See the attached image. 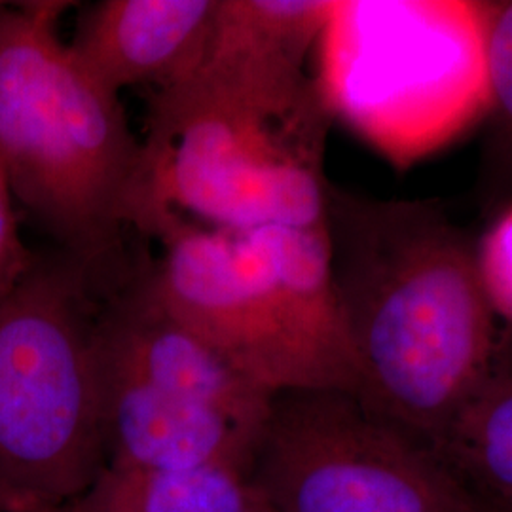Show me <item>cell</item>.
<instances>
[{"label": "cell", "mask_w": 512, "mask_h": 512, "mask_svg": "<svg viewBox=\"0 0 512 512\" xmlns=\"http://www.w3.org/2000/svg\"><path fill=\"white\" fill-rule=\"evenodd\" d=\"M330 268L353 395L435 452L488 380L501 338L476 241L435 203L327 188Z\"/></svg>", "instance_id": "cell-1"}, {"label": "cell", "mask_w": 512, "mask_h": 512, "mask_svg": "<svg viewBox=\"0 0 512 512\" xmlns=\"http://www.w3.org/2000/svg\"><path fill=\"white\" fill-rule=\"evenodd\" d=\"M330 124L315 71L211 42L150 101L135 230L152 238L165 215L228 232L325 222Z\"/></svg>", "instance_id": "cell-2"}, {"label": "cell", "mask_w": 512, "mask_h": 512, "mask_svg": "<svg viewBox=\"0 0 512 512\" xmlns=\"http://www.w3.org/2000/svg\"><path fill=\"white\" fill-rule=\"evenodd\" d=\"M63 0L0 2V164L12 196L101 296L133 268L143 143L118 95L84 73L59 35Z\"/></svg>", "instance_id": "cell-3"}, {"label": "cell", "mask_w": 512, "mask_h": 512, "mask_svg": "<svg viewBox=\"0 0 512 512\" xmlns=\"http://www.w3.org/2000/svg\"><path fill=\"white\" fill-rule=\"evenodd\" d=\"M93 357L105 467L251 469L274 393L165 310L143 262L101 298Z\"/></svg>", "instance_id": "cell-4"}, {"label": "cell", "mask_w": 512, "mask_h": 512, "mask_svg": "<svg viewBox=\"0 0 512 512\" xmlns=\"http://www.w3.org/2000/svg\"><path fill=\"white\" fill-rule=\"evenodd\" d=\"M490 0H332L317 82L332 120L406 169L488 110Z\"/></svg>", "instance_id": "cell-5"}, {"label": "cell", "mask_w": 512, "mask_h": 512, "mask_svg": "<svg viewBox=\"0 0 512 512\" xmlns=\"http://www.w3.org/2000/svg\"><path fill=\"white\" fill-rule=\"evenodd\" d=\"M101 298L54 249L0 302L4 512H63L105 469L93 357Z\"/></svg>", "instance_id": "cell-6"}, {"label": "cell", "mask_w": 512, "mask_h": 512, "mask_svg": "<svg viewBox=\"0 0 512 512\" xmlns=\"http://www.w3.org/2000/svg\"><path fill=\"white\" fill-rule=\"evenodd\" d=\"M143 260L152 296L184 327L266 391H348L355 374L308 298L270 255L258 230L228 232L167 215Z\"/></svg>", "instance_id": "cell-7"}, {"label": "cell", "mask_w": 512, "mask_h": 512, "mask_svg": "<svg viewBox=\"0 0 512 512\" xmlns=\"http://www.w3.org/2000/svg\"><path fill=\"white\" fill-rule=\"evenodd\" d=\"M251 476L270 512H488L348 391L275 395Z\"/></svg>", "instance_id": "cell-8"}, {"label": "cell", "mask_w": 512, "mask_h": 512, "mask_svg": "<svg viewBox=\"0 0 512 512\" xmlns=\"http://www.w3.org/2000/svg\"><path fill=\"white\" fill-rule=\"evenodd\" d=\"M220 0H97L78 4L67 42L78 67L112 95L154 93L194 73L215 33Z\"/></svg>", "instance_id": "cell-9"}, {"label": "cell", "mask_w": 512, "mask_h": 512, "mask_svg": "<svg viewBox=\"0 0 512 512\" xmlns=\"http://www.w3.org/2000/svg\"><path fill=\"white\" fill-rule=\"evenodd\" d=\"M63 512H270L251 469L105 467Z\"/></svg>", "instance_id": "cell-10"}, {"label": "cell", "mask_w": 512, "mask_h": 512, "mask_svg": "<svg viewBox=\"0 0 512 512\" xmlns=\"http://www.w3.org/2000/svg\"><path fill=\"white\" fill-rule=\"evenodd\" d=\"M435 456L488 512H512V349L497 361L475 399L446 433Z\"/></svg>", "instance_id": "cell-11"}, {"label": "cell", "mask_w": 512, "mask_h": 512, "mask_svg": "<svg viewBox=\"0 0 512 512\" xmlns=\"http://www.w3.org/2000/svg\"><path fill=\"white\" fill-rule=\"evenodd\" d=\"M488 110L478 194L490 215L512 203V0L488 2Z\"/></svg>", "instance_id": "cell-12"}, {"label": "cell", "mask_w": 512, "mask_h": 512, "mask_svg": "<svg viewBox=\"0 0 512 512\" xmlns=\"http://www.w3.org/2000/svg\"><path fill=\"white\" fill-rule=\"evenodd\" d=\"M476 266L495 317L512 327V203L476 241Z\"/></svg>", "instance_id": "cell-13"}, {"label": "cell", "mask_w": 512, "mask_h": 512, "mask_svg": "<svg viewBox=\"0 0 512 512\" xmlns=\"http://www.w3.org/2000/svg\"><path fill=\"white\" fill-rule=\"evenodd\" d=\"M35 255L21 238L18 207L0 164V302L18 285Z\"/></svg>", "instance_id": "cell-14"}, {"label": "cell", "mask_w": 512, "mask_h": 512, "mask_svg": "<svg viewBox=\"0 0 512 512\" xmlns=\"http://www.w3.org/2000/svg\"><path fill=\"white\" fill-rule=\"evenodd\" d=\"M0 512H4V511H2V507H0Z\"/></svg>", "instance_id": "cell-15"}, {"label": "cell", "mask_w": 512, "mask_h": 512, "mask_svg": "<svg viewBox=\"0 0 512 512\" xmlns=\"http://www.w3.org/2000/svg\"><path fill=\"white\" fill-rule=\"evenodd\" d=\"M0 2H2V0H0Z\"/></svg>", "instance_id": "cell-16"}]
</instances>
